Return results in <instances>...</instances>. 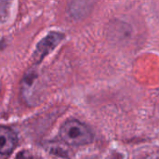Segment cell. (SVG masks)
Returning a JSON list of instances; mask_svg holds the SVG:
<instances>
[{
	"label": "cell",
	"instance_id": "6da1fadb",
	"mask_svg": "<svg viewBox=\"0 0 159 159\" xmlns=\"http://www.w3.org/2000/svg\"><path fill=\"white\" fill-rule=\"evenodd\" d=\"M60 136L65 143L72 146L87 145L93 141L90 129L75 119L68 120L61 126Z\"/></svg>",
	"mask_w": 159,
	"mask_h": 159
},
{
	"label": "cell",
	"instance_id": "277c9868",
	"mask_svg": "<svg viewBox=\"0 0 159 159\" xmlns=\"http://www.w3.org/2000/svg\"><path fill=\"white\" fill-rule=\"evenodd\" d=\"M90 0H72L70 5V13L75 18H81L89 11Z\"/></svg>",
	"mask_w": 159,
	"mask_h": 159
},
{
	"label": "cell",
	"instance_id": "7a4b0ae2",
	"mask_svg": "<svg viewBox=\"0 0 159 159\" xmlns=\"http://www.w3.org/2000/svg\"><path fill=\"white\" fill-rule=\"evenodd\" d=\"M63 34L58 32L49 33L46 37H44L36 46L35 51L34 53V62L39 63L48 53H50L62 40Z\"/></svg>",
	"mask_w": 159,
	"mask_h": 159
},
{
	"label": "cell",
	"instance_id": "3957f363",
	"mask_svg": "<svg viewBox=\"0 0 159 159\" xmlns=\"http://www.w3.org/2000/svg\"><path fill=\"white\" fill-rule=\"evenodd\" d=\"M18 143L15 132L7 127H0V157L9 156Z\"/></svg>",
	"mask_w": 159,
	"mask_h": 159
}]
</instances>
